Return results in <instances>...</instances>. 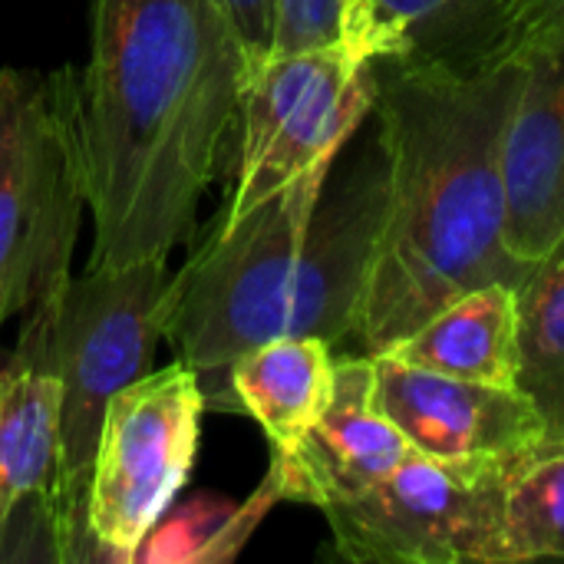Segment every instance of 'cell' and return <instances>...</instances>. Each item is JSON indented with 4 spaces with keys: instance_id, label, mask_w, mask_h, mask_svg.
Wrapping results in <instances>:
<instances>
[{
    "instance_id": "cell-3",
    "label": "cell",
    "mask_w": 564,
    "mask_h": 564,
    "mask_svg": "<svg viewBox=\"0 0 564 564\" xmlns=\"http://www.w3.org/2000/svg\"><path fill=\"white\" fill-rule=\"evenodd\" d=\"M334 162L304 172L241 215H218L215 231L172 274L162 337L175 360L195 373L205 410L238 413L235 364L291 334L304 238Z\"/></svg>"
},
{
    "instance_id": "cell-2",
    "label": "cell",
    "mask_w": 564,
    "mask_h": 564,
    "mask_svg": "<svg viewBox=\"0 0 564 564\" xmlns=\"http://www.w3.org/2000/svg\"><path fill=\"white\" fill-rule=\"evenodd\" d=\"M370 66L387 215L354 337L377 357L459 294L492 281L519 288L532 268L506 248L502 192V139L525 66Z\"/></svg>"
},
{
    "instance_id": "cell-7",
    "label": "cell",
    "mask_w": 564,
    "mask_h": 564,
    "mask_svg": "<svg viewBox=\"0 0 564 564\" xmlns=\"http://www.w3.org/2000/svg\"><path fill=\"white\" fill-rule=\"evenodd\" d=\"M202 416V387L178 360L149 370L112 397L86 499L99 562L139 558L195 466Z\"/></svg>"
},
{
    "instance_id": "cell-15",
    "label": "cell",
    "mask_w": 564,
    "mask_h": 564,
    "mask_svg": "<svg viewBox=\"0 0 564 564\" xmlns=\"http://www.w3.org/2000/svg\"><path fill=\"white\" fill-rule=\"evenodd\" d=\"M330 350L321 337H274L235 364V406L264 430L271 453L294 449L327 410L337 364Z\"/></svg>"
},
{
    "instance_id": "cell-21",
    "label": "cell",
    "mask_w": 564,
    "mask_h": 564,
    "mask_svg": "<svg viewBox=\"0 0 564 564\" xmlns=\"http://www.w3.org/2000/svg\"><path fill=\"white\" fill-rule=\"evenodd\" d=\"M364 0H344V17H340V30H344V23L357 13V7H360Z\"/></svg>"
},
{
    "instance_id": "cell-1",
    "label": "cell",
    "mask_w": 564,
    "mask_h": 564,
    "mask_svg": "<svg viewBox=\"0 0 564 564\" xmlns=\"http://www.w3.org/2000/svg\"><path fill=\"white\" fill-rule=\"evenodd\" d=\"M79 142L89 271L172 254L235 162L251 59L218 0H93Z\"/></svg>"
},
{
    "instance_id": "cell-10",
    "label": "cell",
    "mask_w": 564,
    "mask_h": 564,
    "mask_svg": "<svg viewBox=\"0 0 564 564\" xmlns=\"http://www.w3.org/2000/svg\"><path fill=\"white\" fill-rule=\"evenodd\" d=\"M416 449L380 410L373 393V357H340L334 393L311 433L288 453H271V479L281 499L327 509L360 496Z\"/></svg>"
},
{
    "instance_id": "cell-8",
    "label": "cell",
    "mask_w": 564,
    "mask_h": 564,
    "mask_svg": "<svg viewBox=\"0 0 564 564\" xmlns=\"http://www.w3.org/2000/svg\"><path fill=\"white\" fill-rule=\"evenodd\" d=\"M509 469L512 463L456 466L413 453L367 492L321 512L347 562L506 564L502 489Z\"/></svg>"
},
{
    "instance_id": "cell-13",
    "label": "cell",
    "mask_w": 564,
    "mask_h": 564,
    "mask_svg": "<svg viewBox=\"0 0 564 564\" xmlns=\"http://www.w3.org/2000/svg\"><path fill=\"white\" fill-rule=\"evenodd\" d=\"M512 0H364L340 40L364 59L482 69L506 63Z\"/></svg>"
},
{
    "instance_id": "cell-12",
    "label": "cell",
    "mask_w": 564,
    "mask_h": 564,
    "mask_svg": "<svg viewBox=\"0 0 564 564\" xmlns=\"http://www.w3.org/2000/svg\"><path fill=\"white\" fill-rule=\"evenodd\" d=\"M50 321L53 297L23 314L17 344L0 364V539L23 506L43 509L53 522L59 377L50 350Z\"/></svg>"
},
{
    "instance_id": "cell-20",
    "label": "cell",
    "mask_w": 564,
    "mask_h": 564,
    "mask_svg": "<svg viewBox=\"0 0 564 564\" xmlns=\"http://www.w3.org/2000/svg\"><path fill=\"white\" fill-rule=\"evenodd\" d=\"M228 13L231 26L238 30V40L254 63L271 56L274 50V23H278V0H218Z\"/></svg>"
},
{
    "instance_id": "cell-4",
    "label": "cell",
    "mask_w": 564,
    "mask_h": 564,
    "mask_svg": "<svg viewBox=\"0 0 564 564\" xmlns=\"http://www.w3.org/2000/svg\"><path fill=\"white\" fill-rule=\"evenodd\" d=\"M165 264V258H149L126 268H86L53 297L59 456L50 509L59 562H99L86 519L93 456L112 397L152 370L169 314L172 274Z\"/></svg>"
},
{
    "instance_id": "cell-19",
    "label": "cell",
    "mask_w": 564,
    "mask_h": 564,
    "mask_svg": "<svg viewBox=\"0 0 564 564\" xmlns=\"http://www.w3.org/2000/svg\"><path fill=\"white\" fill-rule=\"evenodd\" d=\"M525 53L564 56V0H512L506 17V59Z\"/></svg>"
},
{
    "instance_id": "cell-16",
    "label": "cell",
    "mask_w": 564,
    "mask_h": 564,
    "mask_svg": "<svg viewBox=\"0 0 564 564\" xmlns=\"http://www.w3.org/2000/svg\"><path fill=\"white\" fill-rule=\"evenodd\" d=\"M519 294V390L545 420L549 443H564V241L545 254Z\"/></svg>"
},
{
    "instance_id": "cell-14",
    "label": "cell",
    "mask_w": 564,
    "mask_h": 564,
    "mask_svg": "<svg viewBox=\"0 0 564 564\" xmlns=\"http://www.w3.org/2000/svg\"><path fill=\"white\" fill-rule=\"evenodd\" d=\"M390 357L489 387H519V294L492 281L440 307L410 337L387 350Z\"/></svg>"
},
{
    "instance_id": "cell-11",
    "label": "cell",
    "mask_w": 564,
    "mask_h": 564,
    "mask_svg": "<svg viewBox=\"0 0 564 564\" xmlns=\"http://www.w3.org/2000/svg\"><path fill=\"white\" fill-rule=\"evenodd\" d=\"M502 139L506 248L535 268L564 241V56L525 53Z\"/></svg>"
},
{
    "instance_id": "cell-6",
    "label": "cell",
    "mask_w": 564,
    "mask_h": 564,
    "mask_svg": "<svg viewBox=\"0 0 564 564\" xmlns=\"http://www.w3.org/2000/svg\"><path fill=\"white\" fill-rule=\"evenodd\" d=\"M373 106V66L344 40L251 66L221 215H241L334 162Z\"/></svg>"
},
{
    "instance_id": "cell-5",
    "label": "cell",
    "mask_w": 564,
    "mask_h": 564,
    "mask_svg": "<svg viewBox=\"0 0 564 564\" xmlns=\"http://www.w3.org/2000/svg\"><path fill=\"white\" fill-rule=\"evenodd\" d=\"M86 208L79 69H0V324L66 288Z\"/></svg>"
},
{
    "instance_id": "cell-9",
    "label": "cell",
    "mask_w": 564,
    "mask_h": 564,
    "mask_svg": "<svg viewBox=\"0 0 564 564\" xmlns=\"http://www.w3.org/2000/svg\"><path fill=\"white\" fill-rule=\"evenodd\" d=\"M373 393L406 443L440 463L509 466L549 443L545 420L519 387H489L373 357Z\"/></svg>"
},
{
    "instance_id": "cell-17",
    "label": "cell",
    "mask_w": 564,
    "mask_h": 564,
    "mask_svg": "<svg viewBox=\"0 0 564 564\" xmlns=\"http://www.w3.org/2000/svg\"><path fill=\"white\" fill-rule=\"evenodd\" d=\"M506 564L564 558V443H542L506 473Z\"/></svg>"
},
{
    "instance_id": "cell-18",
    "label": "cell",
    "mask_w": 564,
    "mask_h": 564,
    "mask_svg": "<svg viewBox=\"0 0 564 564\" xmlns=\"http://www.w3.org/2000/svg\"><path fill=\"white\" fill-rule=\"evenodd\" d=\"M340 17H344V0H278L271 53H294V50L337 43Z\"/></svg>"
}]
</instances>
